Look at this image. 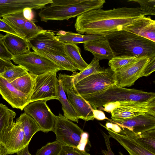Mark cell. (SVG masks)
I'll return each mask as SVG.
<instances>
[{
  "mask_svg": "<svg viewBox=\"0 0 155 155\" xmlns=\"http://www.w3.org/2000/svg\"><path fill=\"white\" fill-rule=\"evenodd\" d=\"M36 76L29 73L27 74L16 79L10 83L17 90L26 94L31 99Z\"/></svg>",
  "mask_w": 155,
  "mask_h": 155,
  "instance_id": "484cf974",
  "label": "cell"
},
{
  "mask_svg": "<svg viewBox=\"0 0 155 155\" xmlns=\"http://www.w3.org/2000/svg\"><path fill=\"white\" fill-rule=\"evenodd\" d=\"M99 60L94 58L88 66L79 73L73 72V81L75 85L84 78L103 70L104 68L101 67L99 64Z\"/></svg>",
  "mask_w": 155,
  "mask_h": 155,
  "instance_id": "f1b7e54d",
  "label": "cell"
},
{
  "mask_svg": "<svg viewBox=\"0 0 155 155\" xmlns=\"http://www.w3.org/2000/svg\"><path fill=\"white\" fill-rule=\"evenodd\" d=\"M110 121L119 125L121 129L120 134L134 138L138 135L155 129V116L144 114L122 120Z\"/></svg>",
  "mask_w": 155,
  "mask_h": 155,
  "instance_id": "7c38bea8",
  "label": "cell"
},
{
  "mask_svg": "<svg viewBox=\"0 0 155 155\" xmlns=\"http://www.w3.org/2000/svg\"><path fill=\"white\" fill-rule=\"evenodd\" d=\"M83 47L84 50L91 53L94 58L99 61L103 59L109 61L116 56L105 37L85 43Z\"/></svg>",
  "mask_w": 155,
  "mask_h": 155,
  "instance_id": "ffe728a7",
  "label": "cell"
},
{
  "mask_svg": "<svg viewBox=\"0 0 155 155\" xmlns=\"http://www.w3.org/2000/svg\"><path fill=\"white\" fill-rule=\"evenodd\" d=\"M52 2V0H1L0 18L3 16L22 11L26 8L41 9Z\"/></svg>",
  "mask_w": 155,
  "mask_h": 155,
  "instance_id": "ac0fdd59",
  "label": "cell"
},
{
  "mask_svg": "<svg viewBox=\"0 0 155 155\" xmlns=\"http://www.w3.org/2000/svg\"><path fill=\"white\" fill-rule=\"evenodd\" d=\"M62 146L61 144L57 140L48 143L38 150L35 155H58Z\"/></svg>",
  "mask_w": 155,
  "mask_h": 155,
  "instance_id": "d6a6232c",
  "label": "cell"
},
{
  "mask_svg": "<svg viewBox=\"0 0 155 155\" xmlns=\"http://www.w3.org/2000/svg\"><path fill=\"white\" fill-rule=\"evenodd\" d=\"M2 39L5 47L13 56L31 51V48L28 41L18 36L6 33Z\"/></svg>",
  "mask_w": 155,
  "mask_h": 155,
  "instance_id": "7402d4cb",
  "label": "cell"
},
{
  "mask_svg": "<svg viewBox=\"0 0 155 155\" xmlns=\"http://www.w3.org/2000/svg\"><path fill=\"white\" fill-rule=\"evenodd\" d=\"M28 147V145L25 147L17 154V155H31L29 152Z\"/></svg>",
  "mask_w": 155,
  "mask_h": 155,
  "instance_id": "f6af8a7d",
  "label": "cell"
},
{
  "mask_svg": "<svg viewBox=\"0 0 155 155\" xmlns=\"http://www.w3.org/2000/svg\"><path fill=\"white\" fill-rule=\"evenodd\" d=\"M57 38L64 43L76 44L85 43L98 40L104 37L103 36L94 35H84L72 32L59 31L56 36Z\"/></svg>",
  "mask_w": 155,
  "mask_h": 155,
  "instance_id": "603a6c76",
  "label": "cell"
},
{
  "mask_svg": "<svg viewBox=\"0 0 155 155\" xmlns=\"http://www.w3.org/2000/svg\"><path fill=\"white\" fill-rule=\"evenodd\" d=\"M58 80L56 72H50L36 76L30 103L58 99Z\"/></svg>",
  "mask_w": 155,
  "mask_h": 155,
  "instance_id": "30bf717a",
  "label": "cell"
},
{
  "mask_svg": "<svg viewBox=\"0 0 155 155\" xmlns=\"http://www.w3.org/2000/svg\"><path fill=\"white\" fill-rule=\"evenodd\" d=\"M2 38H0V58L11 60L13 56L8 51L5 46Z\"/></svg>",
  "mask_w": 155,
  "mask_h": 155,
  "instance_id": "8d00e7d4",
  "label": "cell"
},
{
  "mask_svg": "<svg viewBox=\"0 0 155 155\" xmlns=\"http://www.w3.org/2000/svg\"><path fill=\"white\" fill-rule=\"evenodd\" d=\"M142 16L138 7L93 9L77 16L74 27L80 34L106 37L114 32L124 30Z\"/></svg>",
  "mask_w": 155,
  "mask_h": 155,
  "instance_id": "6da1fadb",
  "label": "cell"
},
{
  "mask_svg": "<svg viewBox=\"0 0 155 155\" xmlns=\"http://www.w3.org/2000/svg\"><path fill=\"white\" fill-rule=\"evenodd\" d=\"M155 70V58L150 59L145 68L142 76L147 77L150 75Z\"/></svg>",
  "mask_w": 155,
  "mask_h": 155,
  "instance_id": "f35d334b",
  "label": "cell"
},
{
  "mask_svg": "<svg viewBox=\"0 0 155 155\" xmlns=\"http://www.w3.org/2000/svg\"><path fill=\"white\" fill-rule=\"evenodd\" d=\"M134 138L145 149L155 154V129L143 133Z\"/></svg>",
  "mask_w": 155,
  "mask_h": 155,
  "instance_id": "f546056e",
  "label": "cell"
},
{
  "mask_svg": "<svg viewBox=\"0 0 155 155\" xmlns=\"http://www.w3.org/2000/svg\"><path fill=\"white\" fill-rule=\"evenodd\" d=\"M7 152L5 148L0 143V155H8Z\"/></svg>",
  "mask_w": 155,
  "mask_h": 155,
  "instance_id": "bcb514c9",
  "label": "cell"
},
{
  "mask_svg": "<svg viewBox=\"0 0 155 155\" xmlns=\"http://www.w3.org/2000/svg\"><path fill=\"white\" fill-rule=\"evenodd\" d=\"M92 111L94 118L97 120H108L110 121V120L106 117L104 113L101 110L97 109H94L92 108Z\"/></svg>",
  "mask_w": 155,
  "mask_h": 155,
  "instance_id": "b9f144b4",
  "label": "cell"
},
{
  "mask_svg": "<svg viewBox=\"0 0 155 155\" xmlns=\"http://www.w3.org/2000/svg\"><path fill=\"white\" fill-rule=\"evenodd\" d=\"M58 80L61 81L63 89L67 93L68 99L71 105L79 119L85 121L94 119L92 108L89 104L75 90L73 75L58 74Z\"/></svg>",
  "mask_w": 155,
  "mask_h": 155,
  "instance_id": "ba28073f",
  "label": "cell"
},
{
  "mask_svg": "<svg viewBox=\"0 0 155 155\" xmlns=\"http://www.w3.org/2000/svg\"><path fill=\"white\" fill-rule=\"evenodd\" d=\"M65 52L67 56L78 67V70L82 71L88 65L82 58L80 49L76 44L65 43Z\"/></svg>",
  "mask_w": 155,
  "mask_h": 155,
  "instance_id": "83f0119b",
  "label": "cell"
},
{
  "mask_svg": "<svg viewBox=\"0 0 155 155\" xmlns=\"http://www.w3.org/2000/svg\"><path fill=\"white\" fill-rule=\"evenodd\" d=\"M115 84L114 72L110 67L89 76L74 85L79 94L93 93Z\"/></svg>",
  "mask_w": 155,
  "mask_h": 155,
  "instance_id": "9c48e42d",
  "label": "cell"
},
{
  "mask_svg": "<svg viewBox=\"0 0 155 155\" xmlns=\"http://www.w3.org/2000/svg\"><path fill=\"white\" fill-rule=\"evenodd\" d=\"M58 100L62 105V110L64 112L63 116L71 121L78 123L79 118L67 98L63 88L61 81L60 80H58Z\"/></svg>",
  "mask_w": 155,
  "mask_h": 155,
  "instance_id": "4316f807",
  "label": "cell"
},
{
  "mask_svg": "<svg viewBox=\"0 0 155 155\" xmlns=\"http://www.w3.org/2000/svg\"><path fill=\"white\" fill-rule=\"evenodd\" d=\"M102 134L104 139L107 150H102L101 153L104 155H115L112 150L110 142V137L108 135L101 131Z\"/></svg>",
  "mask_w": 155,
  "mask_h": 155,
  "instance_id": "74e56055",
  "label": "cell"
},
{
  "mask_svg": "<svg viewBox=\"0 0 155 155\" xmlns=\"http://www.w3.org/2000/svg\"><path fill=\"white\" fill-rule=\"evenodd\" d=\"M116 56L120 55L155 58V42L134 34L122 30L106 36Z\"/></svg>",
  "mask_w": 155,
  "mask_h": 155,
  "instance_id": "3957f363",
  "label": "cell"
},
{
  "mask_svg": "<svg viewBox=\"0 0 155 155\" xmlns=\"http://www.w3.org/2000/svg\"><path fill=\"white\" fill-rule=\"evenodd\" d=\"M58 155H91L85 150L67 146L62 145V149Z\"/></svg>",
  "mask_w": 155,
  "mask_h": 155,
  "instance_id": "d590c367",
  "label": "cell"
},
{
  "mask_svg": "<svg viewBox=\"0 0 155 155\" xmlns=\"http://www.w3.org/2000/svg\"><path fill=\"white\" fill-rule=\"evenodd\" d=\"M11 60L35 76L50 72L57 73L62 70L60 66L51 60L34 51L13 56Z\"/></svg>",
  "mask_w": 155,
  "mask_h": 155,
  "instance_id": "52a82bcc",
  "label": "cell"
},
{
  "mask_svg": "<svg viewBox=\"0 0 155 155\" xmlns=\"http://www.w3.org/2000/svg\"><path fill=\"white\" fill-rule=\"evenodd\" d=\"M0 31L18 36L13 29L0 18Z\"/></svg>",
  "mask_w": 155,
  "mask_h": 155,
  "instance_id": "ab89813d",
  "label": "cell"
},
{
  "mask_svg": "<svg viewBox=\"0 0 155 155\" xmlns=\"http://www.w3.org/2000/svg\"><path fill=\"white\" fill-rule=\"evenodd\" d=\"M105 127L114 132L118 133H120L121 131V129L120 127L115 123L107 122L105 124Z\"/></svg>",
  "mask_w": 155,
  "mask_h": 155,
  "instance_id": "7bdbcfd3",
  "label": "cell"
},
{
  "mask_svg": "<svg viewBox=\"0 0 155 155\" xmlns=\"http://www.w3.org/2000/svg\"><path fill=\"white\" fill-rule=\"evenodd\" d=\"M94 109L110 102L126 101L147 102L155 100V93L112 84L101 91L80 94Z\"/></svg>",
  "mask_w": 155,
  "mask_h": 155,
  "instance_id": "277c9868",
  "label": "cell"
},
{
  "mask_svg": "<svg viewBox=\"0 0 155 155\" xmlns=\"http://www.w3.org/2000/svg\"><path fill=\"white\" fill-rule=\"evenodd\" d=\"M23 126L25 146L28 145L31 138L37 132L41 131L39 126L30 116L25 113L19 117Z\"/></svg>",
  "mask_w": 155,
  "mask_h": 155,
  "instance_id": "d4e9b609",
  "label": "cell"
},
{
  "mask_svg": "<svg viewBox=\"0 0 155 155\" xmlns=\"http://www.w3.org/2000/svg\"><path fill=\"white\" fill-rule=\"evenodd\" d=\"M55 124L52 131L55 134L56 140L62 145L78 148L83 150L87 141L88 134L78 125L61 114L54 115Z\"/></svg>",
  "mask_w": 155,
  "mask_h": 155,
  "instance_id": "5b68a950",
  "label": "cell"
},
{
  "mask_svg": "<svg viewBox=\"0 0 155 155\" xmlns=\"http://www.w3.org/2000/svg\"><path fill=\"white\" fill-rule=\"evenodd\" d=\"M23 14L25 17L26 19L34 21L33 19V14L32 9L29 8H26L23 10Z\"/></svg>",
  "mask_w": 155,
  "mask_h": 155,
  "instance_id": "ee69618b",
  "label": "cell"
},
{
  "mask_svg": "<svg viewBox=\"0 0 155 155\" xmlns=\"http://www.w3.org/2000/svg\"><path fill=\"white\" fill-rule=\"evenodd\" d=\"M16 115L14 111L0 103V132L5 126L13 120Z\"/></svg>",
  "mask_w": 155,
  "mask_h": 155,
  "instance_id": "836d02e7",
  "label": "cell"
},
{
  "mask_svg": "<svg viewBox=\"0 0 155 155\" xmlns=\"http://www.w3.org/2000/svg\"><path fill=\"white\" fill-rule=\"evenodd\" d=\"M118 153L120 155H124L121 152H118Z\"/></svg>",
  "mask_w": 155,
  "mask_h": 155,
  "instance_id": "7dc6e473",
  "label": "cell"
},
{
  "mask_svg": "<svg viewBox=\"0 0 155 155\" xmlns=\"http://www.w3.org/2000/svg\"><path fill=\"white\" fill-rule=\"evenodd\" d=\"M28 73L22 66L19 65H15L7 68L3 72L0 73V76L10 83L15 79L25 76Z\"/></svg>",
  "mask_w": 155,
  "mask_h": 155,
  "instance_id": "1f68e13d",
  "label": "cell"
},
{
  "mask_svg": "<svg viewBox=\"0 0 155 155\" xmlns=\"http://www.w3.org/2000/svg\"><path fill=\"white\" fill-rule=\"evenodd\" d=\"M50 5L41 9L38 15L41 21L68 20L88 11L101 9L105 0H52Z\"/></svg>",
  "mask_w": 155,
  "mask_h": 155,
  "instance_id": "7a4b0ae2",
  "label": "cell"
},
{
  "mask_svg": "<svg viewBox=\"0 0 155 155\" xmlns=\"http://www.w3.org/2000/svg\"><path fill=\"white\" fill-rule=\"evenodd\" d=\"M150 60L148 57H144L115 71V84L124 87L134 85L138 79L143 77L144 69Z\"/></svg>",
  "mask_w": 155,
  "mask_h": 155,
  "instance_id": "2e32d148",
  "label": "cell"
},
{
  "mask_svg": "<svg viewBox=\"0 0 155 155\" xmlns=\"http://www.w3.org/2000/svg\"><path fill=\"white\" fill-rule=\"evenodd\" d=\"M0 143L8 154H18L25 147L22 124L19 117L6 125L0 132Z\"/></svg>",
  "mask_w": 155,
  "mask_h": 155,
  "instance_id": "8fae6325",
  "label": "cell"
},
{
  "mask_svg": "<svg viewBox=\"0 0 155 155\" xmlns=\"http://www.w3.org/2000/svg\"><path fill=\"white\" fill-rule=\"evenodd\" d=\"M46 101L30 103L24 108L25 113L31 117L44 132L52 131L55 124L54 115L46 104Z\"/></svg>",
  "mask_w": 155,
  "mask_h": 155,
  "instance_id": "5bb4252c",
  "label": "cell"
},
{
  "mask_svg": "<svg viewBox=\"0 0 155 155\" xmlns=\"http://www.w3.org/2000/svg\"><path fill=\"white\" fill-rule=\"evenodd\" d=\"M0 94L13 108L22 110L30 103V98L17 90L7 80L0 76Z\"/></svg>",
  "mask_w": 155,
  "mask_h": 155,
  "instance_id": "e0dca14e",
  "label": "cell"
},
{
  "mask_svg": "<svg viewBox=\"0 0 155 155\" xmlns=\"http://www.w3.org/2000/svg\"><path fill=\"white\" fill-rule=\"evenodd\" d=\"M100 124L107 131L109 137L118 142L128 152L129 155H155L140 145L134 138L115 132L102 124Z\"/></svg>",
  "mask_w": 155,
  "mask_h": 155,
  "instance_id": "d6986e66",
  "label": "cell"
},
{
  "mask_svg": "<svg viewBox=\"0 0 155 155\" xmlns=\"http://www.w3.org/2000/svg\"><path fill=\"white\" fill-rule=\"evenodd\" d=\"M127 1L138 3L140 6L139 8L143 16L155 15V0H130Z\"/></svg>",
  "mask_w": 155,
  "mask_h": 155,
  "instance_id": "e575fe53",
  "label": "cell"
},
{
  "mask_svg": "<svg viewBox=\"0 0 155 155\" xmlns=\"http://www.w3.org/2000/svg\"><path fill=\"white\" fill-rule=\"evenodd\" d=\"M124 30L155 42V21L150 16L142 17Z\"/></svg>",
  "mask_w": 155,
  "mask_h": 155,
  "instance_id": "44dd1931",
  "label": "cell"
},
{
  "mask_svg": "<svg viewBox=\"0 0 155 155\" xmlns=\"http://www.w3.org/2000/svg\"><path fill=\"white\" fill-rule=\"evenodd\" d=\"M99 107L100 110L111 113V119L122 120L141 115L155 116V100L147 102L126 101L110 102Z\"/></svg>",
  "mask_w": 155,
  "mask_h": 155,
  "instance_id": "8992f818",
  "label": "cell"
},
{
  "mask_svg": "<svg viewBox=\"0 0 155 155\" xmlns=\"http://www.w3.org/2000/svg\"><path fill=\"white\" fill-rule=\"evenodd\" d=\"M15 66L11 60H4L0 58V73L3 72L7 68Z\"/></svg>",
  "mask_w": 155,
  "mask_h": 155,
  "instance_id": "60d3db41",
  "label": "cell"
},
{
  "mask_svg": "<svg viewBox=\"0 0 155 155\" xmlns=\"http://www.w3.org/2000/svg\"><path fill=\"white\" fill-rule=\"evenodd\" d=\"M36 53L51 60L60 66L62 70L74 72L78 70V67L68 56L59 54L49 53L36 50H33Z\"/></svg>",
  "mask_w": 155,
  "mask_h": 155,
  "instance_id": "cb8c5ba5",
  "label": "cell"
},
{
  "mask_svg": "<svg viewBox=\"0 0 155 155\" xmlns=\"http://www.w3.org/2000/svg\"><path fill=\"white\" fill-rule=\"evenodd\" d=\"M2 20L15 31L18 36L28 41L44 30L36 25L35 21L24 16L23 10L3 16Z\"/></svg>",
  "mask_w": 155,
  "mask_h": 155,
  "instance_id": "4fadbf2b",
  "label": "cell"
},
{
  "mask_svg": "<svg viewBox=\"0 0 155 155\" xmlns=\"http://www.w3.org/2000/svg\"><path fill=\"white\" fill-rule=\"evenodd\" d=\"M143 57H144L126 55L117 56L109 60L108 64L111 69L114 72L137 61Z\"/></svg>",
  "mask_w": 155,
  "mask_h": 155,
  "instance_id": "4dcf8cb0",
  "label": "cell"
},
{
  "mask_svg": "<svg viewBox=\"0 0 155 155\" xmlns=\"http://www.w3.org/2000/svg\"><path fill=\"white\" fill-rule=\"evenodd\" d=\"M28 41L33 50L67 56L64 48L65 43L59 41L50 31L44 30Z\"/></svg>",
  "mask_w": 155,
  "mask_h": 155,
  "instance_id": "9a60e30c",
  "label": "cell"
}]
</instances>
